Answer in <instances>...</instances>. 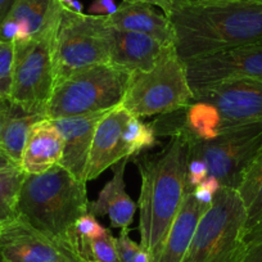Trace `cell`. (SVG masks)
I'll return each instance as SVG.
<instances>
[{"label":"cell","mask_w":262,"mask_h":262,"mask_svg":"<svg viewBox=\"0 0 262 262\" xmlns=\"http://www.w3.org/2000/svg\"><path fill=\"white\" fill-rule=\"evenodd\" d=\"M181 60L262 44V4L251 0L186 3L168 16Z\"/></svg>","instance_id":"1"},{"label":"cell","mask_w":262,"mask_h":262,"mask_svg":"<svg viewBox=\"0 0 262 262\" xmlns=\"http://www.w3.org/2000/svg\"><path fill=\"white\" fill-rule=\"evenodd\" d=\"M189 142L181 135L171 138L162 152L135 160L142 186L139 206L140 246L150 262L157 261L171 225L186 193Z\"/></svg>","instance_id":"2"},{"label":"cell","mask_w":262,"mask_h":262,"mask_svg":"<svg viewBox=\"0 0 262 262\" xmlns=\"http://www.w3.org/2000/svg\"><path fill=\"white\" fill-rule=\"evenodd\" d=\"M86 183L62 166L41 173H26L17 202V216L34 228L75 244L77 220L89 213Z\"/></svg>","instance_id":"3"},{"label":"cell","mask_w":262,"mask_h":262,"mask_svg":"<svg viewBox=\"0 0 262 262\" xmlns=\"http://www.w3.org/2000/svg\"><path fill=\"white\" fill-rule=\"evenodd\" d=\"M130 72L113 63H102L76 72L53 90L45 118L71 117L108 111L121 104Z\"/></svg>","instance_id":"4"},{"label":"cell","mask_w":262,"mask_h":262,"mask_svg":"<svg viewBox=\"0 0 262 262\" xmlns=\"http://www.w3.org/2000/svg\"><path fill=\"white\" fill-rule=\"evenodd\" d=\"M193 99L185 62L172 48L148 71L131 72L121 105L131 116L143 118L181 110Z\"/></svg>","instance_id":"5"},{"label":"cell","mask_w":262,"mask_h":262,"mask_svg":"<svg viewBox=\"0 0 262 262\" xmlns=\"http://www.w3.org/2000/svg\"><path fill=\"white\" fill-rule=\"evenodd\" d=\"M246 224L238 191L221 186L201 217L183 262H239Z\"/></svg>","instance_id":"6"},{"label":"cell","mask_w":262,"mask_h":262,"mask_svg":"<svg viewBox=\"0 0 262 262\" xmlns=\"http://www.w3.org/2000/svg\"><path fill=\"white\" fill-rule=\"evenodd\" d=\"M62 11L37 36L26 42H14L13 76L7 99L44 117L55 86L54 41Z\"/></svg>","instance_id":"7"},{"label":"cell","mask_w":262,"mask_h":262,"mask_svg":"<svg viewBox=\"0 0 262 262\" xmlns=\"http://www.w3.org/2000/svg\"><path fill=\"white\" fill-rule=\"evenodd\" d=\"M110 62L111 26L105 16L76 13L63 6L54 41L55 86L76 72Z\"/></svg>","instance_id":"8"},{"label":"cell","mask_w":262,"mask_h":262,"mask_svg":"<svg viewBox=\"0 0 262 262\" xmlns=\"http://www.w3.org/2000/svg\"><path fill=\"white\" fill-rule=\"evenodd\" d=\"M262 144V121L225 128L212 140H190L189 157L206 163L221 186L238 189L244 170Z\"/></svg>","instance_id":"9"},{"label":"cell","mask_w":262,"mask_h":262,"mask_svg":"<svg viewBox=\"0 0 262 262\" xmlns=\"http://www.w3.org/2000/svg\"><path fill=\"white\" fill-rule=\"evenodd\" d=\"M80 248L34 228L19 216L0 229V262H84Z\"/></svg>","instance_id":"10"},{"label":"cell","mask_w":262,"mask_h":262,"mask_svg":"<svg viewBox=\"0 0 262 262\" xmlns=\"http://www.w3.org/2000/svg\"><path fill=\"white\" fill-rule=\"evenodd\" d=\"M194 95L231 80L262 79V44L243 45L185 60Z\"/></svg>","instance_id":"11"},{"label":"cell","mask_w":262,"mask_h":262,"mask_svg":"<svg viewBox=\"0 0 262 262\" xmlns=\"http://www.w3.org/2000/svg\"><path fill=\"white\" fill-rule=\"evenodd\" d=\"M217 110L221 131L244 123L262 121V79H241L221 82L194 95Z\"/></svg>","instance_id":"12"},{"label":"cell","mask_w":262,"mask_h":262,"mask_svg":"<svg viewBox=\"0 0 262 262\" xmlns=\"http://www.w3.org/2000/svg\"><path fill=\"white\" fill-rule=\"evenodd\" d=\"M130 113L122 107L112 108L99 121L93 138L86 170V183L99 178L107 168L131 158L123 142V130Z\"/></svg>","instance_id":"13"},{"label":"cell","mask_w":262,"mask_h":262,"mask_svg":"<svg viewBox=\"0 0 262 262\" xmlns=\"http://www.w3.org/2000/svg\"><path fill=\"white\" fill-rule=\"evenodd\" d=\"M108 111L52 120L64 140L59 165L84 183H86L88 162L95 128Z\"/></svg>","instance_id":"14"},{"label":"cell","mask_w":262,"mask_h":262,"mask_svg":"<svg viewBox=\"0 0 262 262\" xmlns=\"http://www.w3.org/2000/svg\"><path fill=\"white\" fill-rule=\"evenodd\" d=\"M172 48L148 35L111 27V63L130 74L150 70Z\"/></svg>","instance_id":"15"},{"label":"cell","mask_w":262,"mask_h":262,"mask_svg":"<svg viewBox=\"0 0 262 262\" xmlns=\"http://www.w3.org/2000/svg\"><path fill=\"white\" fill-rule=\"evenodd\" d=\"M130 158L113 166L112 179L105 183L97 200L89 202V213L98 217L108 216L112 228L128 229L137 212V203L126 191L125 170Z\"/></svg>","instance_id":"16"},{"label":"cell","mask_w":262,"mask_h":262,"mask_svg":"<svg viewBox=\"0 0 262 262\" xmlns=\"http://www.w3.org/2000/svg\"><path fill=\"white\" fill-rule=\"evenodd\" d=\"M64 140L49 118H41L32 125L21 158L26 173H41L60 163Z\"/></svg>","instance_id":"17"},{"label":"cell","mask_w":262,"mask_h":262,"mask_svg":"<svg viewBox=\"0 0 262 262\" xmlns=\"http://www.w3.org/2000/svg\"><path fill=\"white\" fill-rule=\"evenodd\" d=\"M107 24L122 31L139 32L160 40L163 44L175 45V35L170 18L160 13L147 3H127L123 2L117 11L105 16Z\"/></svg>","instance_id":"18"},{"label":"cell","mask_w":262,"mask_h":262,"mask_svg":"<svg viewBox=\"0 0 262 262\" xmlns=\"http://www.w3.org/2000/svg\"><path fill=\"white\" fill-rule=\"evenodd\" d=\"M210 206L195 200L193 189L186 188L183 205L171 225L161 253L156 262H183L191 243L196 226Z\"/></svg>","instance_id":"19"},{"label":"cell","mask_w":262,"mask_h":262,"mask_svg":"<svg viewBox=\"0 0 262 262\" xmlns=\"http://www.w3.org/2000/svg\"><path fill=\"white\" fill-rule=\"evenodd\" d=\"M0 111L3 116L0 147L8 153V156L14 162L19 165L30 130H31L32 125L44 118V116L27 112L7 98L2 99Z\"/></svg>","instance_id":"20"},{"label":"cell","mask_w":262,"mask_h":262,"mask_svg":"<svg viewBox=\"0 0 262 262\" xmlns=\"http://www.w3.org/2000/svg\"><path fill=\"white\" fill-rule=\"evenodd\" d=\"M62 8L63 4L57 0H14L6 17L18 24L14 42H26L37 36Z\"/></svg>","instance_id":"21"},{"label":"cell","mask_w":262,"mask_h":262,"mask_svg":"<svg viewBox=\"0 0 262 262\" xmlns=\"http://www.w3.org/2000/svg\"><path fill=\"white\" fill-rule=\"evenodd\" d=\"M221 133V117L212 104L194 100L184 108L181 137L190 140H212Z\"/></svg>","instance_id":"22"},{"label":"cell","mask_w":262,"mask_h":262,"mask_svg":"<svg viewBox=\"0 0 262 262\" xmlns=\"http://www.w3.org/2000/svg\"><path fill=\"white\" fill-rule=\"evenodd\" d=\"M236 191L246 210V230L262 223V144L244 170Z\"/></svg>","instance_id":"23"},{"label":"cell","mask_w":262,"mask_h":262,"mask_svg":"<svg viewBox=\"0 0 262 262\" xmlns=\"http://www.w3.org/2000/svg\"><path fill=\"white\" fill-rule=\"evenodd\" d=\"M25 175L21 167L0 171V229L17 216V202Z\"/></svg>","instance_id":"24"},{"label":"cell","mask_w":262,"mask_h":262,"mask_svg":"<svg viewBox=\"0 0 262 262\" xmlns=\"http://www.w3.org/2000/svg\"><path fill=\"white\" fill-rule=\"evenodd\" d=\"M123 142L130 157L140 155L158 144L157 135L150 123H144L139 117L130 116L123 130Z\"/></svg>","instance_id":"25"},{"label":"cell","mask_w":262,"mask_h":262,"mask_svg":"<svg viewBox=\"0 0 262 262\" xmlns=\"http://www.w3.org/2000/svg\"><path fill=\"white\" fill-rule=\"evenodd\" d=\"M85 259L95 262H121L118 256L116 238L107 229L104 234L93 239L80 249Z\"/></svg>","instance_id":"26"},{"label":"cell","mask_w":262,"mask_h":262,"mask_svg":"<svg viewBox=\"0 0 262 262\" xmlns=\"http://www.w3.org/2000/svg\"><path fill=\"white\" fill-rule=\"evenodd\" d=\"M14 42L0 41V93L8 98L12 86L14 67Z\"/></svg>","instance_id":"27"},{"label":"cell","mask_w":262,"mask_h":262,"mask_svg":"<svg viewBox=\"0 0 262 262\" xmlns=\"http://www.w3.org/2000/svg\"><path fill=\"white\" fill-rule=\"evenodd\" d=\"M116 247L121 262H150L147 251L128 236V229L121 230L120 236L116 238Z\"/></svg>","instance_id":"28"},{"label":"cell","mask_w":262,"mask_h":262,"mask_svg":"<svg viewBox=\"0 0 262 262\" xmlns=\"http://www.w3.org/2000/svg\"><path fill=\"white\" fill-rule=\"evenodd\" d=\"M239 262H262V223L247 229L244 233Z\"/></svg>","instance_id":"29"},{"label":"cell","mask_w":262,"mask_h":262,"mask_svg":"<svg viewBox=\"0 0 262 262\" xmlns=\"http://www.w3.org/2000/svg\"><path fill=\"white\" fill-rule=\"evenodd\" d=\"M76 234L77 238H79V244H80V249L81 247H84L85 244L89 243L90 241L93 239L98 238L102 234H104L107 231V229L103 228L99 223H98L97 217L93 216L92 213H86L82 217H80L77 220L76 226Z\"/></svg>","instance_id":"30"},{"label":"cell","mask_w":262,"mask_h":262,"mask_svg":"<svg viewBox=\"0 0 262 262\" xmlns=\"http://www.w3.org/2000/svg\"><path fill=\"white\" fill-rule=\"evenodd\" d=\"M207 175L208 168L202 160L189 157L188 170H186V188L194 189L205 180Z\"/></svg>","instance_id":"31"},{"label":"cell","mask_w":262,"mask_h":262,"mask_svg":"<svg viewBox=\"0 0 262 262\" xmlns=\"http://www.w3.org/2000/svg\"><path fill=\"white\" fill-rule=\"evenodd\" d=\"M115 0H93L88 12L92 16H111L117 11Z\"/></svg>","instance_id":"32"},{"label":"cell","mask_w":262,"mask_h":262,"mask_svg":"<svg viewBox=\"0 0 262 262\" xmlns=\"http://www.w3.org/2000/svg\"><path fill=\"white\" fill-rule=\"evenodd\" d=\"M123 2H127V3H147L153 7H158V8L162 9L163 13L167 17L170 16L173 9L185 3L184 0H123Z\"/></svg>","instance_id":"33"},{"label":"cell","mask_w":262,"mask_h":262,"mask_svg":"<svg viewBox=\"0 0 262 262\" xmlns=\"http://www.w3.org/2000/svg\"><path fill=\"white\" fill-rule=\"evenodd\" d=\"M193 194L194 196H195V200L205 206L212 205L213 198H215V194L211 193L210 190H207V189L202 188V186L200 185L195 186V188L193 189Z\"/></svg>","instance_id":"34"},{"label":"cell","mask_w":262,"mask_h":262,"mask_svg":"<svg viewBox=\"0 0 262 262\" xmlns=\"http://www.w3.org/2000/svg\"><path fill=\"white\" fill-rule=\"evenodd\" d=\"M16 167H21V166H19L18 163L14 162V161L9 157L8 153H7L3 148L0 147V171L11 170V168Z\"/></svg>","instance_id":"35"},{"label":"cell","mask_w":262,"mask_h":262,"mask_svg":"<svg viewBox=\"0 0 262 262\" xmlns=\"http://www.w3.org/2000/svg\"><path fill=\"white\" fill-rule=\"evenodd\" d=\"M196 186H198V185H196ZM200 186L207 189V190H210L211 193H213V194H216L221 189L220 181H219L217 179H216L215 176H212V175L206 176V179L202 181V183L200 184Z\"/></svg>","instance_id":"36"},{"label":"cell","mask_w":262,"mask_h":262,"mask_svg":"<svg viewBox=\"0 0 262 262\" xmlns=\"http://www.w3.org/2000/svg\"><path fill=\"white\" fill-rule=\"evenodd\" d=\"M14 0H0V24L4 21L8 12L11 11L12 6H13Z\"/></svg>","instance_id":"37"},{"label":"cell","mask_w":262,"mask_h":262,"mask_svg":"<svg viewBox=\"0 0 262 262\" xmlns=\"http://www.w3.org/2000/svg\"><path fill=\"white\" fill-rule=\"evenodd\" d=\"M66 8L70 9V11L72 12H76V13H84V6H82L81 2H79V0H72L71 3L69 4V6H66Z\"/></svg>","instance_id":"38"},{"label":"cell","mask_w":262,"mask_h":262,"mask_svg":"<svg viewBox=\"0 0 262 262\" xmlns=\"http://www.w3.org/2000/svg\"><path fill=\"white\" fill-rule=\"evenodd\" d=\"M215 2H225V0H185L186 3H215Z\"/></svg>","instance_id":"39"},{"label":"cell","mask_w":262,"mask_h":262,"mask_svg":"<svg viewBox=\"0 0 262 262\" xmlns=\"http://www.w3.org/2000/svg\"><path fill=\"white\" fill-rule=\"evenodd\" d=\"M57 2H59V3L60 4H63V6H69V4L70 3H71V2H72V0H57Z\"/></svg>","instance_id":"40"},{"label":"cell","mask_w":262,"mask_h":262,"mask_svg":"<svg viewBox=\"0 0 262 262\" xmlns=\"http://www.w3.org/2000/svg\"><path fill=\"white\" fill-rule=\"evenodd\" d=\"M2 127H3V116H2V111H0V134H2Z\"/></svg>","instance_id":"41"},{"label":"cell","mask_w":262,"mask_h":262,"mask_svg":"<svg viewBox=\"0 0 262 262\" xmlns=\"http://www.w3.org/2000/svg\"><path fill=\"white\" fill-rule=\"evenodd\" d=\"M251 2H256V3H261L262 4V0H251Z\"/></svg>","instance_id":"42"},{"label":"cell","mask_w":262,"mask_h":262,"mask_svg":"<svg viewBox=\"0 0 262 262\" xmlns=\"http://www.w3.org/2000/svg\"><path fill=\"white\" fill-rule=\"evenodd\" d=\"M2 99H3V95H2V93H0V103H2Z\"/></svg>","instance_id":"43"},{"label":"cell","mask_w":262,"mask_h":262,"mask_svg":"<svg viewBox=\"0 0 262 262\" xmlns=\"http://www.w3.org/2000/svg\"><path fill=\"white\" fill-rule=\"evenodd\" d=\"M84 262H95V261H90V259H85Z\"/></svg>","instance_id":"44"}]
</instances>
